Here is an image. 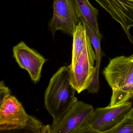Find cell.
<instances>
[{
	"label": "cell",
	"mask_w": 133,
	"mask_h": 133,
	"mask_svg": "<svg viewBox=\"0 0 133 133\" xmlns=\"http://www.w3.org/2000/svg\"><path fill=\"white\" fill-rule=\"evenodd\" d=\"M69 66L59 68L52 76L44 95V106L57 124L77 101L70 81Z\"/></svg>",
	"instance_id": "cell-1"
},
{
	"label": "cell",
	"mask_w": 133,
	"mask_h": 133,
	"mask_svg": "<svg viewBox=\"0 0 133 133\" xmlns=\"http://www.w3.org/2000/svg\"><path fill=\"white\" fill-rule=\"evenodd\" d=\"M103 74L112 89L109 106L119 105L133 98V54L113 58Z\"/></svg>",
	"instance_id": "cell-2"
},
{
	"label": "cell",
	"mask_w": 133,
	"mask_h": 133,
	"mask_svg": "<svg viewBox=\"0 0 133 133\" xmlns=\"http://www.w3.org/2000/svg\"><path fill=\"white\" fill-rule=\"evenodd\" d=\"M133 108L130 101L113 106L96 108L91 120L77 133H107L118 125Z\"/></svg>",
	"instance_id": "cell-3"
},
{
	"label": "cell",
	"mask_w": 133,
	"mask_h": 133,
	"mask_svg": "<svg viewBox=\"0 0 133 133\" xmlns=\"http://www.w3.org/2000/svg\"><path fill=\"white\" fill-rule=\"evenodd\" d=\"M92 46L89 38L74 67L69 68L70 82L78 94L87 89L93 78L96 55Z\"/></svg>",
	"instance_id": "cell-4"
},
{
	"label": "cell",
	"mask_w": 133,
	"mask_h": 133,
	"mask_svg": "<svg viewBox=\"0 0 133 133\" xmlns=\"http://www.w3.org/2000/svg\"><path fill=\"white\" fill-rule=\"evenodd\" d=\"M53 16L48 24L50 31L54 37L60 31L73 37L80 22L71 0H54Z\"/></svg>",
	"instance_id": "cell-5"
},
{
	"label": "cell",
	"mask_w": 133,
	"mask_h": 133,
	"mask_svg": "<svg viewBox=\"0 0 133 133\" xmlns=\"http://www.w3.org/2000/svg\"><path fill=\"white\" fill-rule=\"evenodd\" d=\"M91 105L77 101L56 124L51 125V133H77L93 117Z\"/></svg>",
	"instance_id": "cell-6"
},
{
	"label": "cell",
	"mask_w": 133,
	"mask_h": 133,
	"mask_svg": "<svg viewBox=\"0 0 133 133\" xmlns=\"http://www.w3.org/2000/svg\"><path fill=\"white\" fill-rule=\"evenodd\" d=\"M29 116L16 97L10 96L0 105V132L22 130L28 120Z\"/></svg>",
	"instance_id": "cell-7"
},
{
	"label": "cell",
	"mask_w": 133,
	"mask_h": 133,
	"mask_svg": "<svg viewBox=\"0 0 133 133\" xmlns=\"http://www.w3.org/2000/svg\"><path fill=\"white\" fill-rule=\"evenodd\" d=\"M13 52L14 57L19 66L28 72L34 83H38L41 78L43 66L47 60L24 42L15 46Z\"/></svg>",
	"instance_id": "cell-8"
},
{
	"label": "cell",
	"mask_w": 133,
	"mask_h": 133,
	"mask_svg": "<svg viewBox=\"0 0 133 133\" xmlns=\"http://www.w3.org/2000/svg\"><path fill=\"white\" fill-rule=\"evenodd\" d=\"M95 1L120 25L133 45V36L130 32L133 27V0Z\"/></svg>",
	"instance_id": "cell-9"
},
{
	"label": "cell",
	"mask_w": 133,
	"mask_h": 133,
	"mask_svg": "<svg viewBox=\"0 0 133 133\" xmlns=\"http://www.w3.org/2000/svg\"><path fill=\"white\" fill-rule=\"evenodd\" d=\"M71 1L78 18L81 17L84 18L97 35L102 36L99 30L98 10L91 4L89 0H71Z\"/></svg>",
	"instance_id": "cell-10"
},
{
	"label": "cell",
	"mask_w": 133,
	"mask_h": 133,
	"mask_svg": "<svg viewBox=\"0 0 133 133\" xmlns=\"http://www.w3.org/2000/svg\"><path fill=\"white\" fill-rule=\"evenodd\" d=\"M71 63L69 68L74 67L89 39L85 26L81 21L74 32Z\"/></svg>",
	"instance_id": "cell-11"
},
{
	"label": "cell",
	"mask_w": 133,
	"mask_h": 133,
	"mask_svg": "<svg viewBox=\"0 0 133 133\" xmlns=\"http://www.w3.org/2000/svg\"><path fill=\"white\" fill-rule=\"evenodd\" d=\"M79 19L85 26L87 33L89 37L90 38L92 46L95 52L96 55V61L95 69V71L99 72V66L102 61V57L103 56H105V54L101 49V45H100L101 40L103 36H99L97 35L84 18L81 17Z\"/></svg>",
	"instance_id": "cell-12"
},
{
	"label": "cell",
	"mask_w": 133,
	"mask_h": 133,
	"mask_svg": "<svg viewBox=\"0 0 133 133\" xmlns=\"http://www.w3.org/2000/svg\"><path fill=\"white\" fill-rule=\"evenodd\" d=\"M107 133H133V108L118 125Z\"/></svg>",
	"instance_id": "cell-13"
},
{
	"label": "cell",
	"mask_w": 133,
	"mask_h": 133,
	"mask_svg": "<svg viewBox=\"0 0 133 133\" xmlns=\"http://www.w3.org/2000/svg\"><path fill=\"white\" fill-rule=\"evenodd\" d=\"M43 126L41 121L34 117L29 115L28 120L22 130L24 131V132L41 133V129Z\"/></svg>",
	"instance_id": "cell-14"
},
{
	"label": "cell",
	"mask_w": 133,
	"mask_h": 133,
	"mask_svg": "<svg viewBox=\"0 0 133 133\" xmlns=\"http://www.w3.org/2000/svg\"><path fill=\"white\" fill-rule=\"evenodd\" d=\"M11 95V92L10 89L5 85L4 81H1L0 82V105Z\"/></svg>",
	"instance_id": "cell-15"
},
{
	"label": "cell",
	"mask_w": 133,
	"mask_h": 133,
	"mask_svg": "<svg viewBox=\"0 0 133 133\" xmlns=\"http://www.w3.org/2000/svg\"><path fill=\"white\" fill-rule=\"evenodd\" d=\"M51 125H43L42 128L41 130V133H51Z\"/></svg>",
	"instance_id": "cell-16"
}]
</instances>
